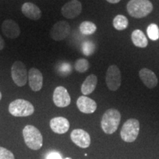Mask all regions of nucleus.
Here are the masks:
<instances>
[{"mask_svg": "<svg viewBox=\"0 0 159 159\" xmlns=\"http://www.w3.org/2000/svg\"><path fill=\"white\" fill-rule=\"evenodd\" d=\"M97 84V77L95 75H90L85 78L81 85V92L85 96L91 94L95 90Z\"/></svg>", "mask_w": 159, "mask_h": 159, "instance_id": "a211bd4d", "label": "nucleus"}, {"mask_svg": "<svg viewBox=\"0 0 159 159\" xmlns=\"http://www.w3.org/2000/svg\"><path fill=\"white\" fill-rule=\"evenodd\" d=\"M120 122V112L115 108H110L103 114L101 120V127L105 134H113L118 129Z\"/></svg>", "mask_w": 159, "mask_h": 159, "instance_id": "f03ea898", "label": "nucleus"}, {"mask_svg": "<svg viewBox=\"0 0 159 159\" xmlns=\"http://www.w3.org/2000/svg\"><path fill=\"white\" fill-rule=\"evenodd\" d=\"M131 40L134 44L137 47L145 48L148 47V41L146 35L140 30H135L131 34Z\"/></svg>", "mask_w": 159, "mask_h": 159, "instance_id": "6ab92c4d", "label": "nucleus"}, {"mask_svg": "<svg viewBox=\"0 0 159 159\" xmlns=\"http://www.w3.org/2000/svg\"><path fill=\"white\" fill-rule=\"evenodd\" d=\"M153 10V5L149 0H130L127 11L130 16L142 19L148 16Z\"/></svg>", "mask_w": 159, "mask_h": 159, "instance_id": "f257e3e1", "label": "nucleus"}, {"mask_svg": "<svg viewBox=\"0 0 159 159\" xmlns=\"http://www.w3.org/2000/svg\"><path fill=\"white\" fill-rule=\"evenodd\" d=\"M2 31L6 37L11 39H15L19 36L21 30L18 24L11 19H7L2 25Z\"/></svg>", "mask_w": 159, "mask_h": 159, "instance_id": "f8f14e48", "label": "nucleus"}, {"mask_svg": "<svg viewBox=\"0 0 159 159\" xmlns=\"http://www.w3.org/2000/svg\"><path fill=\"white\" fill-rule=\"evenodd\" d=\"M77 106L84 114H93L97 110V105L94 99L86 96L80 97L77 100Z\"/></svg>", "mask_w": 159, "mask_h": 159, "instance_id": "2eb2a0df", "label": "nucleus"}, {"mask_svg": "<svg viewBox=\"0 0 159 159\" xmlns=\"http://www.w3.org/2000/svg\"><path fill=\"white\" fill-rule=\"evenodd\" d=\"M0 159H15L13 152L7 149L0 147Z\"/></svg>", "mask_w": 159, "mask_h": 159, "instance_id": "393cba45", "label": "nucleus"}, {"mask_svg": "<svg viewBox=\"0 0 159 159\" xmlns=\"http://www.w3.org/2000/svg\"><path fill=\"white\" fill-rule=\"evenodd\" d=\"M83 53L85 56H90L94 52L95 45L91 41H85L81 46Z\"/></svg>", "mask_w": 159, "mask_h": 159, "instance_id": "5701e85b", "label": "nucleus"}, {"mask_svg": "<svg viewBox=\"0 0 159 159\" xmlns=\"http://www.w3.org/2000/svg\"><path fill=\"white\" fill-rule=\"evenodd\" d=\"M2 99V93H1V91H0V100H1Z\"/></svg>", "mask_w": 159, "mask_h": 159, "instance_id": "c756f323", "label": "nucleus"}, {"mask_svg": "<svg viewBox=\"0 0 159 159\" xmlns=\"http://www.w3.org/2000/svg\"><path fill=\"white\" fill-rule=\"evenodd\" d=\"M59 70L60 71L63 73V74H64V73L65 74H69V72L71 71V66L69 64V63H63V64L61 66V67H60Z\"/></svg>", "mask_w": 159, "mask_h": 159, "instance_id": "a878e982", "label": "nucleus"}, {"mask_svg": "<svg viewBox=\"0 0 159 159\" xmlns=\"http://www.w3.org/2000/svg\"><path fill=\"white\" fill-rule=\"evenodd\" d=\"M49 125L52 130L57 134H66L70 127L68 119L62 116H57L52 119Z\"/></svg>", "mask_w": 159, "mask_h": 159, "instance_id": "4468645a", "label": "nucleus"}, {"mask_svg": "<svg viewBox=\"0 0 159 159\" xmlns=\"http://www.w3.org/2000/svg\"><path fill=\"white\" fill-rule=\"evenodd\" d=\"M71 139L77 146L81 148H87L91 144V137L89 133L83 129H75L70 135Z\"/></svg>", "mask_w": 159, "mask_h": 159, "instance_id": "9b49d317", "label": "nucleus"}, {"mask_svg": "<svg viewBox=\"0 0 159 159\" xmlns=\"http://www.w3.org/2000/svg\"><path fill=\"white\" fill-rule=\"evenodd\" d=\"M140 130V123L136 119H129L123 125L120 131L121 138L124 142L131 143L136 141Z\"/></svg>", "mask_w": 159, "mask_h": 159, "instance_id": "39448f33", "label": "nucleus"}, {"mask_svg": "<svg viewBox=\"0 0 159 159\" xmlns=\"http://www.w3.org/2000/svg\"><path fill=\"white\" fill-rule=\"evenodd\" d=\"M25 144L32 150H38L43 145V137L41 132L33 125H27L23 129Z\"/></svg>", "mask_w": 159, "mask_h": 159, "instance_id": "7ed1b4c3", "label": "nucleus"}, {"mask_svg": "<svg viewBox=\"0 0 159 159\" xmlns=\"http://www.w3.org/2000/svg\"><path fill=\"white\" fill-rule=\"evenodd\" d=\"M139 77L148 89H154L158 85V80L155 73L148 68H143L139 71Z\"/></svg>", "mask_w": 159, "mask_h": 159, "instance_id": "dca6fc26", "label": "nucleus"}, {"mask_svg": "<svg viewBox=\"0 0 159 159\" xmlns=\"http://www.w3.org/2000/svg\"><path fill=\"white\" fill-rule=\"evenodd\" d=\"M89 63L86 59L80 58L75 62V68L80 73H84L89 69Z\"/></svg>", "mask_w": 159, "mask_h": 159, "instance_id": "b1692460", "label": "nucleus"}, {"mask_svg": "<svg viewBox=\"0 0 159 159\" xmlns=\"http://www.w3.org/2000/svg\"><path fill=\"white\" fill-rule=\"evenodd\" d=\"M107 2L109 3H111V4H116L119 2L121 1V0H106Z\"/></svg>", "mask_w": 159, "mask_h": 159, "instance_id": "c85d7f7f", "label": "nucleus"}, {"mask_svg": "<svg viewBox=\"0 0 159 159\" xmlns=\"http://www.w3.org/2000/svg\"><path fill=\"white\" fill-rule=\"evenodd\" d=\"M9 112L13 116L25 117L34 113V107L29 101L23 99H17L9 105Z\"/></svg>", "mask_w": 159, "mask_h": 159, "instance_id": "20e7f679", "label": "nucleus"}, {"mask_svg": "<svg viewBox=\"0 0 159 159\" xmlns=\"http://www.w3.org/2000/svg\"><path fill=\"white\" fill-rule=\"evenodd\" d=\"M64 159H72V158H69V157H68V158H64Z\"/></svg>", "mask_w": 159, "mask_h": 159, "instance_id": "7c9ffc66", "label": "nucleus"}, {"mask_svg": "<svg viewBox=\"0 0 159 159\" xmlns=\"http://www.w3.org/2000/svg\"><path fill=\"white\" fill-rule=\"evenodd\" d=\"M4 47H5V41H4V39L1 36V35H0V50L3 49Z\"/></svg>", "mask_w": 159, "mask_h": 159, "instance_id": "cd10ccee", "label": "nucleus"}, {"mask_svg": "<svg viewBox=\"0 0 159 159\" xmlns=\"http://www.w3.org/2000/svg\"><path fill=\"white\" fill-rule=\"evenodd\" d=\"M53 102L57 107L65 108L71 103V97L67 89L63 86H57L53 93Z\"/></svg>", "mask_w": 159, "mask_h": 159, "instance_id": "9d476101", "label": "nucleus"}, {"mask_svg": "<svg viewBox=\"0 0 159 159\" xmlns=\"http://www.w3.org/2000/svg\"><path fill=\"white\" fill-rule=\"evenodd\" d=\"M105 82L111 91H116L119 89L122 83V75L117 66L111 65L108 67L105 76Z\"/></svg>", "mask_w": 159, "mask_h": 159, "instance_id": "0eeeda50", "label": "nucleus"}, {"mask_svg": "<svg viewBox=\"0 0 159 159\" xmlns=\"http://www.w3.org/2000/svg\"><path fill=\"white\" fill-rule=\"evenodd\" d=\"M128 18L123 15H117L113 20V25L117 30H124L128 26Z\"/></svg>", "mask_w": 159, "mask_h": 159, "instance_id": "aec40b11", "label": "nucleus"}, {"mask_svg": "<svg viewBox=\"0 0 159 159\" xmlns=\"http://www.w3.org/2000/svg\"><path fill=\"white\" fill-rule=\"evenodd\" d=\"M82 12V4L78 0H71L63 6L61 13L65 18L72 19L76 18Z\"/></svg>", "mask_w": 159, "mask_h": 159, "instance_id": "1a4fd4ad", "label": "nucleus"}, {"mask_svg": "<svg viewBox=\"0 0 159 159\" xmlns=\"http://www.w3.org/2000/svg\"><path fill=\"white\" fill-rule=\"evenodd\" d=\"M29 85L33 91H39L43 86V75L39 69L31 68L28 72Z\"/></svg>", "mask_w": 159, "mask_h": 159, "instance_id": "ddd939ff", "label": "nucleus"}, {"mask_svg": "<svg viewBox=\"0 0 159 159\" xmlns=\"http://www.w3.org/2000/svg\"><path fill=\"white\" fill-rule=\"evenodd\" d=\"M147 33L149 39L152 41H157L159 39V27L156 24L152 23L147 28Z\"/></svg>", "mask_w": 159, "mask_h": 159, "instance_id": "4be33fe9", "label": "nucleus"}, {"mask_svg": "<svg viewBox=\"0 0 159 159\" xmlns=\"http://www.w3.org/2000/svg\"><path fill=\"white\" fill-rule=\"evenodd\" d=\"M97 30V26L91 21H83L80 25V31L83 35H91Z\"/></svg>", "mask_w": 159, "mask_h": 159, "instance_id": "412c9836", "label": "nucleus"}, {"mask_svg": "<svg viewBox=\"0 0 159 159\" xmlns=\"http://www.w3.org/2000/svg\"><path fill=\"white\" fill-rule=\"evenodd\" d=\"M69 24L65 21H59L55 24L50 30V37L54 41H60L66 39L70 33Z\"/></svg>", "mask_w": 159, "mask_h": 159, "instance_id": "6e6552de", "label": "nucleus"}, {"mask_svg": "<svg viewBox=\"0 0 159 159\" xmlns=\"http://www.w3.org/2000/svg\"><path fill=\"white\" fill-rule=\"evenodd\" d=\"M47 159H63L58 152H51L47 156Z\"/></svg>", "mask_w": 159, "mask_h": 159, "instance_id": "bb28decb", "label": "nucleus"}, {"mask_svg": "<svg viewBox=\"0 0 159 159\" xmlns=\"http://www.w3.org/2000/svg\"><path fill=\"white\" fill-rule=\"evenodd\" d=\"M21 11L26 17L34 21L39 20L42 14L41 9L36 5L32 2H25L23 4Z\"/></svg>", "mask_w": 159, "mask_h": 159, "instance_id": "f3484780", "label": "nucleus"}, {"mask_svg": "<svg viewBox=\"0 0 159 159\" xmlns=\"http://www.w3.org/2000/svg\"><path fill=\"white\" fill-rule=\"evenodd\" d=\"M11 77L17 86L25 85L28 80V73L25 63L19 61H15L11 67Z\"/></svg>", "mask_w": 159, "mask_h": 159, "instance_id": "423d86ee", "label": "nucleus"}]
</instances>
